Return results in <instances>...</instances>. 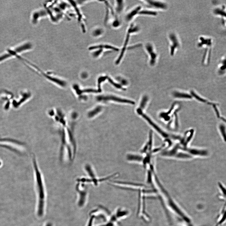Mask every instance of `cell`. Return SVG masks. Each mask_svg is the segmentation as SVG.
<instances>
[{
    "label": "cell",
    "instance_id": "cell-21",
    "mask_svg": "<svg viewBox=\"0 0 226 226\" xmlns=\"http://www.w3.org/2000/svg\"><path fill=\"white\" fill-rule=\"evenodd\" d=\"M1 162H0V165H1Z\"/></svg>",
    "mask_w": 226,
    "mask_h": 226
},
{
    "label": "cell",
    "instance_id": "cell-5",
    "mask_svg": "<svg viewBox=\"0 0 226 226\" xmlns=\"http://www.w3.org/2000/svg\"><path fill=\"white\" fill-rule=\"evenodd\" d=\"M97 100L99 101H107L110 100L115 101L117 102L125 103L131 104H135V102L124 99H122L114 96H100L97 97Z\"/></svg>",
    "mask_w": 226,
    "mask_h": 226
},
{
    "label": "cell",
    "instance_id": "cell-18",
    "mask_svg": "<svg viewBox=\"0 0 226 226\" xmlns=\"http://www.w3.org/2000/svg\"><path fill=\"white\" fill-rule=\"evenodd\" d=\"M101 110V107H98L96 108L93 111L91 112V113L90 114V116L91 117H93L95 115H96L98 113L100 112Z\"/></svg>",
    "mask_w": 226,
    "mask_h": 226
},
{
    "label": "cell",
    "instance_id": "cell-19",
    "mask_svg": "<svg viewBox=\"0 0 226 226\" xmlns=\"http://www.w3.org/2000/svg\"><path fill=\"white\" fill-rule=\"evenodd\" d=\"M191 93L192 94V95L195 97V98H196L197 100H198V101L202 102H206V100H204V99L201 98V97L198 96L196 94L194 93V92L192 91L191 92Z\"/></svg>",
    "mask_w": 226,
    "mask_h": 226
},
{
    "label": "cell",
    "instance_id": "cell-10",
    "mask_svg": "<svg viewBox=\"0 0 226 226\" xmlns=\"http://www.w3.org/2000/svg\"><path fill=\"white\" fill-rule=\"evenodd\" d=\"M125 6V1H115L114 8L116 14L118 15L122 14L124 11Z\"/></svg>",
    "mask_w": 226,
    "mask_h": 226
},
{
    "label": "cell",
    "instance_id": "cell-14",
    "mask_svg": "<svg viewBox=\"0 0 226 226\" xmlns=\"http://www.w3.org/2000/svg\"><path fill=\"white\" fill-rule=\"evenodd\" d=\"M121 25L120 20L117 16L113 18L111 23V25L113 28H118L120 27Z\"/></svg>",
    "mask_w": 226,
    "mask_h": 226
},
{
    "label": "cell",
    "instance_id": "cell-6",
    "mask_svg": "<svg viewBox=\"0 0 226 226\" xmlns=\"http://www.w3.org/2000/svg\"><path fill=\"white\" fill-rule=\"evenodd\" d=\"M143 2L148 9L151 10L153 9H166L167 8V5L161 1L154 0H147L143 1Z\"/></svg>",
    "mask_w": 226,
    "mask_h": 226
},
{
    "label": "cell",
    "instance_id": "cell-4",
    "mask_svg": "<svg viewBox=\"0 0 226 226\" xmlns=\"http://www.w3.org/2000/svg\"><path fill=\"white\" fill-rule=\"evenodd\" d=\"M146 52L149 58V63L151 65L153 66L156 62L157 55L156 52L153 44L149 42L146 43L145 45Z\"/></svg>",
    "mask_w": 226,
    "mask_h": 226
},
{
    "label": "cell",
    "instance_id": "cell-13",
    "mask_svg": "<svg viewBox=\"0 0 226 226\" xmlns=\"http://www.w3.org/2000/svg\"><path fill=\"white\" fill-rule=\"evenodd\" d=\"M174 97L178 99H191L192 97L188 94L181 93L178 92H175L173 94Z\"/></svg>",
    "mask_w": 226,
    "mask_h": 226
},
{
    "label": "cell",
    "instance_id": "cell-8",
    "mask_svg": "<svg viewBox=\"0 0 226 226\" xmlns=\"http://www.w3.org/2000/svg\"><path fill=\"white\" fill-rule=\"evenodd\" d=\"M25 50V47L23 45L20 46V47L15 49L14 50H9L8 54H5L0 56V62L10 57V56L14 55L15 54L22 52Z\"/></svg>",
    "mask_w": 226,
    "mask_h": 226
},
{
    "label": "cell",
    "instance_id": "cell-9",
    "mask_svg": "<svg viewBox=\"0 0 226 226\" xmlns=\"http://www.w3.org/2000/svg\"><path fill=\"white\" fill-rule=\"evenodd\" d=\"M143 156L135 153H129L127 156V160L129 162L138 163H142Z\"/></svg>",
    "mask_w": 226,
    "mask_h": 226
},
{
    "label": "cell",
    "instance_id": "cell-3",
    "mask_svg": "<svg viewBox=\"0 0 226 226\" xmlns=\"http://www.w3.org/2000/svg\"><path fill=\"white\" fill-rule=\"evenodd\" d=\"M138 114L141 115L143 117L147 120V121L154 129L159 134L161 135L165 141L171 140L172 138V135H169L167 133L163 130L161 128L157 126L154 122H153L149 117H148L146 115L143 114L142 110L140 109H138L137 110Z\"/></svg>",
    "mask_w": 226,
    "mask_h": 226
},
{
    "label": "cell",
    "instance_id": "cell-11",
    "mask_svg": "<svg viewBox=\"0 0 226 226\" xmlns=\"http://www.w3.org/2000/svg\"><path fill=\"white\" fill-rule=\"evenodd\" d=\"M157 13L152 10L147 9H142L141 10L138 15H145V16H156Z\"/></svg>",
    "mask_w": 226,
    "mask_h": 226
},
{
    "label": "cell",
    "instance_id": "cell-7",
    "mask_svg": "<svg viewBox=\"0 0 226 226\" xmlns=\"http://www.w3.org/2000/svg\"><path fill=\"white\" fill-rule=\"evenodd\" d=\"M142 9L141 6H139L133 8L128 12L125 15V19L127 22H130L138 15L141 10Z\"/></svg>",
    "mask_w": 226,
    "mask_h": 226
},
{
    "label": "cell",
    "instance_id": "cell-17",
    "mask_svg": "<svg viewBox=\"0 0 226 226\" xmlns=\"http://www.w3.org/2000/svg\"><path fill=\"white\" fill-rule=\"evenodd\" d=\"M106 79L108 80L109 83L112 85L116 87L117 88L124 90V89L122 88V87L120 85L114 83L109 77L107 76Z\"/></svg>",
    "mask_w": 226,
    "mask_h": 226
},
{
    "label": "cell",
    "instance_id": "cell-20",
    "mask_svg": "<svg viewBox=\"0 0 226 226\" xmlns=\"http://www.w3.org/2000/svg\"><path fill=\"white\" fill-rule=\"evenodd\" d=\"M215 13L216 14H219V13L220 14H221V15H224V12L223 11H222V10L219 9H216L215 11Z\"/></svg>",
    "mask_w": 226,
    "mask_h": 226
},
{
    "label": "cell",
    "instance_id": "cell-2",
    "mask_svg": "<svg viewBox=\"0 0 226 226\" xmlns=\"http://www.w3.org/2000/svg\"><path fill=\"white\" fill-rule=\"evenodd\" d=\"M140 28L138 25L135 23L130 24L127 28L125 38V39L124 44L120 51V53L118 56L115 63L116 65L119 64L122 59L124 57L126 50L127 49L128 45L129 43L130 40L131 35L134 33H136L139 32Z\"/></svg>",
    "mask_w": 226,
    "mask_h": 226
},
{
    "label": "cell",
    "instance_id": "cell-16",
    "mask_svg": "<svg viewBox=\"0 0 226 226\" xmlns=\"http://www.w3.org/2000/svg\"><path fill=\"white\" fill-rule=\"evenodd\" d=\"M219 129L220 132L221 133L222 138L224 141H225V127L223 124H220L219 126Z\"/></svg>",
    "mask_w": 226,
    "mask_h": 226
},
{
    "label": "cell",
    "instance_id": "cell-15",
    "mask_svg": "<svg viewBox=\"0 0 226 226\" xmlns=\"http://www.w3.org/2000/svg\"><path fill=\"white\" fill-rule=\"evenodd\" d=\"M148 98L147 96H145L143 97L142 101L141 102L139 109L142 110L144 109L148 101Z\"/></svg>",
    "mask_w": 226,
    "mask_h": 226
},
{
    "label": "cell",
    "instance_id": "cell-1",
    "mask_svg": "<svg viewBox=\"0 0 226 226\" xmlns=\"http://www.w3.org/2000/svg\"><path fill=\"white\" fill-rule=\"evenodd\" d=\"M32 159L35 182L39 198L38 214L39 215L41 216L44 212V200L45 195L44 178L36 159L33 155Z\"/></svg>",
    "mask_w": 226,
    "mask_h": 226
},
{
    "label": "cell",
    "instance_id": "cell-12",
    "mask_svg": "<svg viewBox=\"0 0 226 226\" xmlns=\"http://www.w3.org/2000/svg\"><path fill=\"white\" fill-rule=\"evenodd\" d=\"M170 38L172 43V45L171 46V54L172 55L174 54L175 49L178 47L179 45L178 41L176 38L175 36L173 34H172L170 36Z\"/></svg>",
    "mask_w": 226,
    "mask_h": 226
}]
</instances>
